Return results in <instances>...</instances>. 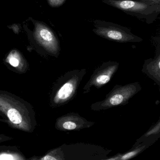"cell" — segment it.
<instances>
[{"mask_svg": "<svg viewBox=\"0 0 160 160\" xmlns=\"http://www.w3.org/2000/svg\"><path fill=\"white\" fill-rule=\"evenodd\" d=\"M35 115L29 103L11 92L0 90V116L11 127L32 132L37 125Z\"/></svg>", "mask_w": 160, "mask_h": 160, "instance_id": "obj_1", "label": "cell"}, {"mask_svg": "<svg viewBox=\"0 0 160 160\" xmlns=\"http://www.w3.org/2000/svg\"><path fill=\"white\" fill-rule=\"evenodd\" d=\"M86 69L69 71L62 76L53 88L50 98V106L58 108L72 100L86 74Z\"/></svg>", "mask_w": 160, "mask_h": 160, "instance_id": "obj_2", "label": "cell"}, {"mask_svg": "<svg viewBox=\"0 0 160 160\" xmlns=\"http://www.w3.org/2000/svg\"><path fill=\"white\" fill-rule=\"evenodd\" d=\"M107 5L143 20L147 24H152L160 14V5L134 0H102Z\"/></svg>", "mask_w": 160, "mask_h": 160, "instance_id": "obj_3", "label": "cell"}, {"mask_svg": "<svg viewBox=\"0 0 160 160\" xmlns=\"http://www.w3.org/2000/svg\"><path fill=\"white\" fill-rule=\"evenodd\" d=\"M141 89L138 82L125 85H117L107 94L104 100L92 104L91 108L93 111H98L127 104L129 100Z\"/></svg>", "mask_w": 160, "mask_h": 160, "instance_id": "obj_4", "label": "cell"}, {"mask_svg": "<svg viewBox=\"0 0 160 160\" xmlns=\"http://www.w3.org/2000/svg\"><path fill=\"white\" fill-rule=\"evenodd\" d=\"M92 31L96 35L118 43H139L143 39L131 32L126 27L103 20H94Z\"/></svg>", "mask_w": 160, "mask_h": 160, "instance_id": "obj_5", "label": "cell"}, {"mask_svg": "<svg viewBox=\"0 0 160 160\" xmlns=\"http://www.w3.org/2000/svg\"><path fill=\"white\" fill-rule=\"evenodd\" d=\"M119 66L117 62L109 61L103 62L94 70L89 80L83 88V93L89 92L92 87L101 88L109 82L116 73Z\"/></svg>", "mask_w": 160, "mask_h": 160, "instance_id": "obj_6", "label": "cell"}, {"mask_svg": "<svg viewBox=\"0 0 160 160\" xmlns=\"http://www.w3.org/2000/svg\"><path fill=\"white\" fill-rule=\"evenodd\" d=\"M94 124V122L88 121L78 114L71 113L58 118L55 127L61 131H80L90 128Z\"/></svg>", "mask_w": 160, "mask_h": 160, "instance_id": "obj_7", "label": "cell"}, {"mask_svg": "<svg viewBox=\"0 0 160 160\" xmlns=\"http://www.w3.org/2000/svg\"><path fill=\"white\" fill-rule=\"evenodd\" d=\"M35 38L37 42L49 53L58 55L60 50L59 41L52 30L42 24H36Z\"/></svg>", "mask_w": 160, "mask_h": 160, "instance_id": "obj_8", "label": "cell"}, {"mask_svg": "<svg viewBox=\"0 0 160 160\" xmlns=\"http://www.w3.org/2000/svg\"><path fill=\"white\" fill-rule=\"evenodd\" d=\"M142 72L151 78L158 86H160V41L158 42L156 56L145 61Z\"/></svg>", "mask_w": 160, "mask_h": 160, "instance_id": "obj_9", "label": "cell"}, {"mask_svg": "<svg viewBox=\"0 0 160 160\" xmlns=\"http://www.w3.org/2000/svg\"><path fill=\"white\" fill-rule=\"evenodd\" d=\"M149 143L146 142H141L136 143L133 148L124 153H119L111 158L105 159L107 160H126L132 159L135 157L139 153H141L144 150L146 149L149 145Z\"/></svg>", "mask_w": 160, "mask_h": 160, "instance_id": "obj_10", "label": "cell"}, {"mask_svg": "<svg viewBox=\"0 0 160 160\" xmlns=\"http://www.w3.org/2000/svg\"><path fill=\"white\" fill-rule=\"evenodd\" d=\"M7 63L18 71L23 72L27 68V63L23 57L17 50L10 52L6 59Z\"/></svg>", "mask_w": 160, "mask_h": 160, "instance_id": "obj_11", "label": "cell"}, {"mask_svg": "<svg viewBox=\"0 0 160 160\" xmlns=\"http://www.w3.org/2000/svg\"><path fill=\"white\" fill-rule=\"evenodd\" d=\"M26 160V158L16 148L3 147V148H0V160Z\"/></svg>", "mask_w": 160, "mask_h": 160, "instance_id": "obj_12", "label": "cell"}, {"mask_svg": "<svg viewBox=\"0 0 160 160\" xmlns=\"http://www.w3.org/2000/svg\"><path fill=\"white\" fill-rule=\"evenodd\" d=\"M39 159L41 160H65V153L62 146L51 150Z\"/></svg>", "mask_w": 160, "mask_h": 160, "instance_id": "obj_13", "label": "cell"}, {"mask_svg": "<svg viewBox=\"0 0 160 160\" xmlns=\"http://www.w3.org/2000/svg\"><path fill=\"white\" fill-rule=\"evenodd\" d=\"M160 121H158L157 123L152 126L149 130L145 133V134L143 135L139 139H138L136 143H139L141 142H146L147 139L149 137L152 135H160Z\"/></svg>", "mask_w": 160, "mask_h": 160, "instance_id": "obj_14", "label": "cell"}, {"mask_svg": "<svg viewBox=\"0 0 160 160\" xmlns=\"http://www.w3.org/2000/svg\"><path fill=\"white\" fill-rule=\"evenodd\" d=\"M66 1V0H48L49 5L53 8H58L62 6Z\"/></svg>", "mask_w": 160, "mask_h": 160, "instance_id": "obj_15", "label": "cell"}, {"mask_svg": "<svg viewBox=\"0 0 160 160\" xmlns=\"http://www.w3.org/2000/svg\"><path fill=\"white\" fill-rule=\"evenodd\" d=\"M134 1L160 5V0H134Z\"/></svg>", "mask_w": 160, "mask_h": 160, "instance_id": "obj_16", "label": "cell"}, {"mask_svg": "<svg viewBox=\"0 0 160 160\" xmlns=\"http://www.w3.org/2000/svg\"><path fill=\"white\" fill-rule=\"evenodd\" d=\"M12 139V137L7 136L5 135L4 134H0V143L4 142V141L11 140Z\"/></svg>", "mask_w": 160, "mask_h": 160, "instance_id": "obj_17", "label": "cell"}]
</instances>
